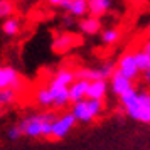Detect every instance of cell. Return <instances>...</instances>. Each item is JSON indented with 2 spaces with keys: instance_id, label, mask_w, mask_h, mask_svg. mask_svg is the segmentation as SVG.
<instances>
[{
  "instance_id": "6da1fadb",
  "label": "cell",
  "mask_w": 150,
  "mask_h": 150,
  "mask_svg": "<svg viewBox=\"0 0 150 150\" xmlns=\"http://www.w3.org/2000/svg\"><path fill=\"white\" fill-rule=\"evenodd\" d=\"M120 103L128 118L143 125H150V91L137 89L133 86L120 96Z\"/></svg>"
},
{
  "instance_id": "7a4b0ae2",
  "label": "cell",
  "mask_w": 150,
  "mask_h": 150,
  "mask_svg": "<svg viewBox=\"0 0 150 150\" xmlns=\"http://www.w3.org/2000/svg\"><path fill=\"white\" fill-rule=\"evenodd\" d=\"M56 115L54 113H30L24 116L17 127L21 128L22 137L27 138H49L52 133V122Z\"/></svg>"
},
{
  "instance_id": "3957f363",
  "label": "cell",
  "mask_w": 150,
  "mask_h": 150,
  "mask_svg": "<svg viewBox=\"0 0 150 150\" xmlns=\"http://www.w3.org/2000/svg\"><path fill=\"white\" fill-rule=\"evenodd\" d=\"M105 101L101 100H89L84 98L81 101L73 103L71 113L76 118L78 123H91L93 120H96L98 116H101L105 113Z\"/></svg>"
},
{
  "instance_id": "277c9868",
  "label": "cell",
  "mask_w": 150,
  "mask_h": 150,
  "mask_svg": "<svg viewBox=\"0 0 150 150\" xmlns=\"http://www.w3.org/2000/svg\"><path fill=\"white\" fill-rule=\"evenodd\" d=\"M24 83H22L21 73L8 64H0V89H12L15 93L22 91Z\"/></svg>"
},
{
  "instance_id": "5b68a950",
  "label": "cell",
  "mask_w": 150,
  "mask_h": 150,
  "mask_svg": "<svg viewBox=\"0 0 150 150\" xmlns=\"http://www.w3.org/2000/svg\"><path fill=\"white\" fill-rule=\"evenodd\" d=\"M78 122H76V118L73 116V113L69 111V113H62V115L56 116L54 122H52V133L51 137L56 138V140H61V138H66V137L73 132Z\"/></svg>"
},
{
  "instance_id": "8992f818",
  "label": "cell",
  "mask_w": 150,
  "mask_h": 150,
  "mask_svg": "<svg viewBox=\"0 0 150 150\" xmlns=\"http://www.w3.org/2000/svg\"><path fill=\"white\" fill-rule=\"evenodd\" d=\"M116 64V71L123 74L125 78H128L130 81H135L138 76L142 74L138 68H137V62H135V57H133V52H123L118 61L115 62Z\"/></svg>"
},
{
  "instance_id": "52a82bcc",
  "label": "cell",
  "mask_w": 150,
  "mask_h": 150,
  "mask_svg": "<svg viewBox=\"0 0 150 150\" xmlns=\"http://www.w3.org/2000/svg\"><path fill=\"white\" fill-rule=\"evenodd\" d=\"M108 86H110V91L115 96L120 98L125 91H128L130 88H133V81H130L128 78H125L118 71H115V74L108 79Z\"/></svg>"
},
{
  "instance_id": "ba28073f",
  "label": "cell",
  "mask_w": 150,
  "mask_h": 150,
  "mask_svg": "<svg viewBox=\"0 0 150 150\" xmlns=\"http://www.w3.org/2000/svg\"><path fill=\"white\" fill-rule=\"evenodd\" d=\"M74 79H76V76H74L73 69L61 68L51 76V79L47 81V86H64V88H69Z\"/></svg>"
},
{
  "instance_id": "9c48e42d",
  "label": "cell",
  "mask_w": 150,
  "mask_h": 150,
  "mask_svg": "<svg viewBox=\"0 0 150 150\" xmlns=\"http://www.w3.org/2000/svg\"><path fill=\"white\" fill-rule=\"evenodd\" d=\"M78 29H79V32L84 34V35H96L103 30V25H101V21H100V19L91 17V15H86V17L79 19Z\"/></svg>"
},
{
  "instance_id": "30bf717a",
  "label": "cell",
  "mask_w": 150,
  "mask_h": 150,
  "mask_svg": "<svg viewBox=\"0 0 150 150\" xmlns=\"http://www.w3.org/2000/svg\"><path fill=\"white\" fill-rule=\"evenodd\" d=\"M78 44V37L71 32H62V34L56 35L52 41V49L56 52H68L69 49H73Z\"/></svg>"
},
{
  "instance_id": "8fae6325",
  "label": "cell",
  "mask_w": 150,
  "mask_h": 150,
  "mask_svg": "<svg viewBox=\"0 0 150 150\" xmlns=\"http://www.w3.org/2000/svg\"><path fill=\"white\" fill-rule=\"evenodd\" d=\"M110 91L108 81L105 79H95V81H89L88 84V93H86V98L89 100H105L106 95Z\"/></svg>"
},
{
  "instance_id": "7c38bea8",
  "label": "cell",
  "mask_w": 150,
  "mask_h": 150,
  "mask_svg": "<svg viewBox=\"0 0 150 150\" xmlns=\"http://www.w3.org/2000/svg\"><path fill=\"white\" fill-rule=\"evenodd\" d=\"M113 7V0H88V15L100 19Z\"/></svg>"
},
{
  "instance_id": "4fadbf2b",
  "label": "cell",
  "mask_w": 150,
  "mask_h": 150,
  "mask_svg": "<svg viewBox=\"0 0 150 150\" xmlns=\"http://www.w3.org/2000/svg\"><path fill=\"white\" fill-rule=\"evenodd\" d=\"M88 81L84 79H74L73 84L68 88L69 93V103H78L86 98V93H88Z\"/></svg>"
},
{
  "instance_id": "5bb4252c",
  "label": "cell",
  "mask_w": 150,
  "mask_h": 150,
  "mask_svg": "<svg viewBox=\"0 0 150 150\" xmlns=\"http://www.w3.org/2000/svg\"><path fill=\"white\" fill-rule=\"evenodd\" d=\"M52 96V106L54 108H64L69 105V93L64 86H46Z\"/></svg>"
},
{
  "instance_id": "9a60e30c",
  "label": "cell",
  "mask_w": 150,
  "mask_h": 150,
  "mask_svg": "<svg viewBox=\"0 0 150 150\" xmlns=\"http://www.w3.org/2000/svg\"><path fill=\"white\" fill-rule=\"evenodd\" d=\"M2 34L5 35V37H17V35L22 32V22L21 19H17V17H8L5 21L2 22Z\"/></svg>"
},
{
  "instance_id": "2e32d148",
  "label": "cell",
  "mask_w": 150,
  "mask_h": 150,
  "mask_svg": "<svg viewBox=\"0 0 150 150\" xmlns=\"http://www.w3.org/2000/svg\"><path fill=\"white\" fill-rule=\"evenodd\" d=\"M71 17L74 19H83L88 15V0H71L69 7L66 10Z\"/></svg>"
},
{
  "instance_id": "e0dca14e",
  "label": "cell",
  "mask_w": 150,
  "mask_h": 150,
  "mask_svg": "<svg viewBox=\"0 0 150 150\" xmlns=\"http://www.w3.org/2000/svg\"><path fill=\"white\" fill-rule=\"evenodd\" d=\"M100 34H101V42L105 46H115L122 39V30L118 27H106Z\"/></svg>"
},
{
  "instance_id": "ac0fdd59",
  "label": "cell",
  "mask_w": 150,
  "mask_h": 150,
  "mask_svg": "<svg viewBox=\"0 0 150 150\" xmlns=\"http://www.w3.org/2000/svg\"><path fill=\"white\" fill-rule=\"evenodd\" d=\"M96 69V74H98V79H105V81H108L111 76L115 74L116 71V64L113 61H106L103 62V64H100Z\"/></svg>"
},
{
  "instance_id": "d6986e66",
  "label": "cell",
  "mask_w": 150,
  "mask_h": 150,
  "mask_svg": "<svg viewBox=\"0 0 150 150\" xmlns=\"http://www.w3.org/2000/svg\"><path fill=\"white\" fill-rule=\"evenodd\" d=\"M34 101L42 108H51L52 106V96H51L47 88H39L34 95Z\"/></svg>"
},
{
  "instance_id": "ffe728a7",
  "label": "cell",
  "mask_w": 150,
  "mask_h": 150,
  "mask_svg": "<svg viewBox=\"0 0 150 150\" xmlns=\"http://www.w3.org/2000/svg\"><path fill=\"white\" fill-rule=\"evenodd\" d=\"M133 57H135L137 68H138V71H140V73H145V71L150 68V57L143 52L142 49L135 51V52H133Z\"/></svg>"
},
{
  "instance_id": "44dd1931",
  "label": "cell",
  "mask_w": 150,
  "mask_h": 150,
  "mask_svg": "<svg viewBox=\"0 0 150 150\" xmlns=\"http://www.w3.org/2000/svg\"><path fill=\"white\" fill-rule=\"evenodd\" d=\"M76 79H84V81H95L98 79V74H96V69L95 68H81V69H76L74 71Z\"/></svg>"
},
{
  "instance_id": "7402d4cb",
  "label": "cell",
  "mask_w": 150,
  "mask_h": 150,
  "mask_svg": "<svg viewBox=\"0 0 150 150\" xmlns=\"http://www.w3.org/2000/svg\"><path fill=\"white\" fill-rule=\"evenodd\" d=\"M14 10H15V5L12 0H0V19H8L14 15Z\"/></svg>"
},
{
  "instance_id": "603a6c76",
  "label": "cell",
  "mask_w": 150,
  "mask_h": 150,
  "mask_svg": "<svg viewBox=\"0 0 150 150\" xmlns=\"http://www.w3.org/2000/svg\"><path fill=\"white\" fill-rule=\"evenodd\" d=\"M17 100V93L12 91V89H0V108L7 106V105H12V103Z\"/></svg>"
},
{
  "instance_id": "cb8c5ba5",
  "label": "cell",
  "mask_w": 150,
  "mask_h": 150,
  "mask_svg": "<svg viewBox=\"0 0 150 150\" xmlns=\"http://www.w3.org/2000/svg\"><path fill=\"white\" fill-rule=\"evenodd\" d=\"M7 138H8V140H12V142H17V140H21V138H22V132H21V128L17 127V123L12 125V127H8Z\"/></svg>"
},
{
  "instance_id": "d4e9b609",
  "label": "cell",
  "mask_w": 150,
  "mask_h": 150,
  "mask_svg": "<svg viewBox=\"0 0 150 150\" xmlns=\"http://www.w3.org/2000/svg\"><path fill=\"white\" fill-rule=\"evenodd\" d=\"M62 24H64L66 27H73V25H74V17H71L69 14H66L62 17Z\"/></svg>"
},
{
  "instance_id": "484cf974",
  "label": "cell",
  "mask_w": 150,
  "mask_h": 150,
  "mask_svg": "<svg viewBox=\"0 0 150 150\" xmlns=\"http://www.w3.org/2000/svg\"><path fill=\"white\" fill-rule=\"evenodd\" d=\"M140 49H142L143 52H145V54L150 57V37H147V39L142 42V47H140Z\"/></svg>"
},
{
  "instance_id": "4316f807",
  "label": "cell",
  "mask_w": 150,
  "mask_h": 150,
  "mask_svg": "<svg viewBox=\"0 0 150 150\" xmlns=\"http://www.w3.org/2000/svg\"><path fill=\"white\" fill-rule=\"evenodd\" d=\"M142 78H143V81H145V84H149L150 86V68L145 71V73H142Z\"/></svg>"
},
{
  "instance_id": "83f0119b",
  "label": "cell",
  "mask_w": 150,
  "mask_h": 150,
  "mask_svg": "<svg viewBox=\"0 0 150 150\" xmlns=\"http://www.w3.org/2000/svg\"><path fill=\"white\" fill-rule=\"evenodd\" d=\"M47 4L51 5V7H59L62 4V0H47Z\"/></svg>"
},
{
  "instance_id": "f1b7e54d",
  "label": "cell",
  "mask_w": 150,
  "mask_h": 150,
  "mask_svg": "<svg viewBox=\"0 0 150 150\" xmlns=\"http://www.w3.org/2000/svg\"><path fill=\"white\" fill-rule=\"evenodd\" d=\"M147 37H150V25L147 27Z\"/></svg>"
}]
</instances>
